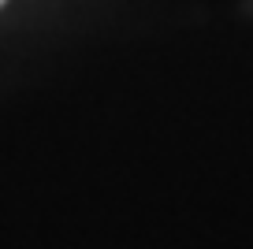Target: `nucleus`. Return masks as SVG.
Returning <instances> with one entry per match:
<instances>
[{
    "label": "nucleus",
    "mask_w": 253,
    "mask_h": 249,
    "mask_svg": "<svg viewBox=\"0 0 253 249\" xmlns=\"http://www.w3.org/2000/svg\"><path fill=\"white\" fill-rule=\"evenodd\" d=\"M0 4H4V0H0Z\"/></svg>",
    "instance_id": "obj_1"
}]
</instances>
